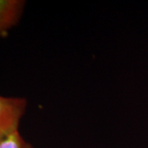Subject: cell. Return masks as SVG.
I'll list each match as a JSON object with an SVG mask.
<instances>
[{
  "mask_svg": "<svg viewBox=\"0 0 148 148\" xmlns=\"http://www.w3.org/2000/svg\"><path fill=\"white\" fill-rule=\"evenodd\" d=\"M25 5L23 0H0V39L20 21Z\"/></svg>",
  "mask_w": 148,
  "mask_h": 148,
  "instance_id": "obj_2",
  "label": "cell"
},
{
  "mask_svg": "<svg viewBox=\"0 0 148 148\" xmlns=\"http://www.w3.org/2000/svg\"><path fill=\"white\" fill-rule=\"evenodd\" d=\"M0 148H33V147L22 138L19 130H16L0 138Z\"/></svg>",
  "mask_w": 148,
  "mask_h": 148,
  "instance_id": "obj_3",
  "label": "cell"
},
{
  "mask_svg": "<svg viewBox=\"0 0 148 148\" xmlns=\"http://www.w3.org/2000/svg\"><path fill=\"white\" fill-rule=\"evenodd\" d=\"M27 107L26 98L0 95V138L18 130Z\"/></svg>",
  "mask_w": 148,
  "mask_h": 148,
  "instance_id": "obj_1",
  "label": "cell"
}]
</instances>
